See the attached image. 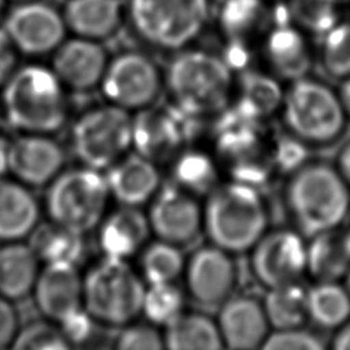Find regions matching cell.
Instances as JSON below:
<instances>
[{
    "instance_id": "1",
    "label": "cell",
    "mask_w": 350,
    "mask_h": 350,
    "mask_svg": "<svg viewBox=\"0 0 350 350\" xmlns=\"http://www.w3.org/2000/svg\"><path fill=\"white\" fill-rule=\"evenodd\" d=\"M284 202L297 230L313 237L343 223L350 209V187L335 164L306 161L288 175Z\"/></svg>"
},
{
    "instance_id": "2",
    "label": "cell",
    "mask_w": 350,
    "mask_h": 350,
    "mask_svg": "<svg viewBox=\"0 0 350 350\" xmlns=\"http://www.w3.org/2000/svg\"><path fill=\"white\" fill-rule=\"evenodd\" d=\"M268 221L260 190L237 180L217 185L202 206V230L212 245L231 254L250 252L267 232Z\"/></svg>"
},
{
    "instance_id": "3",
    "label": "cell",
    "mask_w": 350,
    "mask_h": 350,
    "mask_svg": "<svg viewBox=\"0 0 350 350\" xmlns=\"http://www.w3.org/2000/svg\"><path fill=\"white\" fill-rule=\"evenodd\" d=\"M7 122L25 134H52L67 120L63 83L52 68L25 66L10 77L3 89Z\"/></svg>"
},
{
    "instance_id": "4",
    "label": "cell",
    "mask_w": 350,
    "mask_h": 350,
    "mask_svg": "<svg viewBox=\"0 0 350 350\" xmlns=\"http://www.w3.org/2000/svg\"><path fill=\"white\" fill-rule=\"evenodd\" d=\"M165 85L172 105L200 119L217 115L228 105L232 72L228 63L215 53L180 49L168 64Z\"/></svg>"
},
{
    "instance_id": "5",
    "label": "cell",
    "mask_w": 350,
    "mask_h": 350,
    "mask_svg": "<svg viewBox=\"0 0 350 350\" xmlns=\"http://www.w3.org/2000/svg\"><path fill=\"white\" fill-rule=\"evenodd\" d=\"M280 109L288 133L314 146L339 139L349 120L339 94L323 81L310 77L291 82Z\"/></svg>"
},
{
    "instance_id": "6",
    "label": "cell",
    "mask_w": 350,
    "mask_h": 350,
    "mask_svg": "<svg viewBox=\"0 0 350 350\" xmlns=\"http://www.w3.org/2000/svg\"><path fill=\"white\" fill-rule=\"evenodd\" d=\"M146 283L127 260L105 257L83 275V309L109 327H124L142 310Z\"/></svg>"
},
{
    "instance_id": "7",
    "label": "cell",
    "mask_w": 350,
    "mask_h": 350,
    "mask_svg": "<svg viewBox=\"0 0 350 350\" xmlns=\"http://www.w3.org/2000/svg\"><path fill=\"white\" fill-rule=\"evenodd\" d=\"M109 197L105 175L82 165L63 170L48 185L45 209L51 221L86 234L98 227Z\"/></svg>"
},
{
    "instance_id": "8",
    "label": "cell",
    "mask_w": 350,
    "mask_h": 350,
    "mask_svg": "<svg viewBox=\"0 0 350 350\" xmlns=\"http://www.w3.org/2000/svg\"><path fill=\"white\" fill-rule=\"evenodd\" d=\"M127 14L137 34L149 45L180 51L202 31L208 0H127Z\"/></svg>"
},
{
    "instance_id": "9",
    "label": "cell",
    "mask_w": 350,
    "mask_h": 350,
    "mask_svg": "<svg viewBox=\"0 0 350 350\" xmlns=\"http://www.w3.org/2000/svg\"><path fill=\"white\" fill-rule=\"evenodd\" d=\"M71 146L82 165L105 171L133 148V116L118 105L83 112L74 123Z\"/></svg>"
},
{
    "instance_id": "10",
    "label": "cell",
    "mask_w": 350,
    "mask_h": 350,
    "mask_svg": "<svg viewBox=\"0 0 350 350\" xmlns=\"http://www.w3.org/2000/svg\"><path fill=\"white\" fill-rule=\"evenodd\" d=\"M250 253L252 272L267 288L301 282L306 275L308 242L298 230H267Z\"/></svg>"
},
{
    "instance_id": "11",
    "label": "cell",
    "mask_w": 350,
    "mask_h": 350,
    "mask_svg": "<svg viewBox=\"0 0 350 350\" xmlns=\"http://www.w3.org/2000/svg\"><path fill=\"white\" fill-rule=\"evenodd\" d=\"M100 85L111 104L141 111L157 98L161 74L150 57L129 51L108 60Z\"/></svg>"
},
{
    "instance_id": "12",
    "label": "cell",
    "mask_w": 350,
    "mask_h": 350,
    "mask_svg": "<svg viewBox=\"0 0 350 350\" xmlns=\"http://www.w3.org/2000/svg\"><path fill=\"white\" fill-rule=\"evenodd\" d=\"M197 120L175 105L146 107L133 118V148L154 163L168 160L183 150Z\"/></svg>"
},
{
    "instance_id": "13",
    "label": "cell",
    "mask_w": 350,
    "mask_h": 350,
    "mask_svg": "<svg viewBox=\"0 0 350 350\" xmlns=\"http://www.w3.org/2000/svg\"><path fill=\"white\" fill-rule=\"evenodd\" d=\"M3 29L18 52L40 56L55 52L64 41L67 26L63 14L53 5L27 0L7 14Z\"/></svg>"
},
{
    "instance_id": "14",
    "label": "cell",
    "mask_w": 350,
    "mask_h": 350,
    "mask_svg": "<svg viewBox=\"0 0 350 350\" xmlns=\"http://www.w3.org/2000/svg\"><path fill=\"white\" fill-rule=\"evenodd\" d=\"M183 273L189 295L205 306H220L228 299L238 276L232 254L212 243L198 247L186 260Z\"/></svg>"
},
{
    "instance_id": "15",
    "label": "cell",
    "mask_w": 350,
    "mask_h": 350,
    "mask_svg": "<svg viewBox=\"0 0 350 350\" xmlns=\"http://www.w3.org/2000/svg\"><path fill=\"white\" fill-rule=\"evenodd\" d=\"M146 216L159 239L178 246L194 241L202 230V206L197 196L176 185L156 193Z\"/></svg>"
},
{
    "instance_id": "16",
    "label": "cell",
    "mask_w": 350,
    "mask_h": 350,
    "mask_svg": "<svg viewBox=\"0 0 350 350\" xmlns=\"http://www.w3.org/2000/svg\"><path fill=\"white\" fill-rule=\"evenodd\" d=\"M63 148L49 134H25L10 142L8 174L31 187L49 185L64 167Z\"/></svg>"
},
{
    "instance_id": "17",
    "label": "cell",
    "mask_w": 350,
    "mask_h": 350,
    "mask_svg": "<svg viewBox=\"0 0 350 350\" xmlns=\"http://www.w3.org/2000/svg\"><path fill=\"white\" fill-rule=\"evenodd\" d=\"M31 294L41 314L49 321L60 323L83 308V275L77 264H45Z\"/></svg>"
},
{
    "instance_id": "18",
    "label": "cell",
    "mask_w": 350,
    "mask_h": 350,
    "mask_svg": "<svg viewBox=\"0 0 350 350\" xmlns=\"http://www.w3.org/2000/svg\"><path fill=\"white\" fill-rule=\"evenodd\" d=\"M215 320L226 350H258L272 329L262 302L243 294L226 299Z\"/></svg>"
},
{
    "instance_id": "19",
    "label": "cell",
    "mask_w": 350,
    "mask_h": 350,
    "mask_svg": "<svg viewBox=\"0 0 350 350\" xmlns=\"http://www.w3.org/2000/svg\"><path fill=\"white\" fill-rule=\"evenodd\" d=\"M107 64L105 49L98 41L75 37L55 49L52 70L63 86L82 92L100 85Z\"/></svg>"
},
{
    "instance_id": "20",
    "label": "cell",
    "mask_w": 350,
    "mask_h": 350,
    "mask_svg": "<svg viewBox=\"0 0 350 350\" xmlns=\"http://www.w3.org/2000/svg\"><path fill=\"white\" fill-rule=\"evenodd\" d=\"M105 180L111 197L120 205L141 206L160 190V172L153 160L127 153L105 170Z\"/></svg>"
},
{
    "instance_id": "21",
    "label": "cell",
    "mask_w": 350,
    "mask_h": 350,
    "mask_svg": "<svg viewBox=\"0 0 350 350\" xmlns=\"http://www.w3.org/2000/svg\"><path fill=\"white\" fill-rule=\"evenodd\" d=\"M215 144L221 156L231 164L262 156L261 122L238 103L217 113Z\"/></svg>"
},
{
    "instance_id": "22",
    "label": "cell",
    "mask_w": 350,
    "mask_h": 350,
    "mask_svg": "<svg viewBox=\"0 0 350 350\" xmlns=\"http://www.w3.org/2000/svg\"><path fill=\"white\" fill-rule=\"evenodd\" d=\"M150 226L139 206L120 205L98 224V245L105 257L129 260L146 246Z\"/></svg>"
},
{
    "instance_id": "23",
    "label": "cell",
    "mask_w": 350,
    "mask_h": 350,
    "mask_svg": "<svg viewBox=\"0 0 350 350\" xmlns=\"http://www.w3.org/2000/svg\"><path fill=\"white\" fill-rule=\"evenodd\" d=\"M40 223V204L29 186L0 178V243L25 241Z\"/></svg>"
},
{
    "instance_id": "24",
    "label": "cell",
    "mask_w": 350,
    "mask_h": 350,
    "mask_svg": "<svg viewBox=\"0 0 350 350\" xmlns=\"http://www.w3.org/2000/svg\"><path fill=\"white\" fill-rule=\"evenodd\" d=\"M265 55L275 74L291 82L308 77L313 66L305 34L293 23L275 25L265 42Z\"/></svg>"
},
{
    "instance_id": "25",
    "label": "cell",
    "mask_w": 350,
    "mask_h": 350,
    "mask_svg": "<svg viewBox=\"0 0 350 350\" xmlns=\"http://www.w3.org/2000/svg\"><path fill=\"white\" fill-rule=\"evenodd\" d=\"M350 271V239L338 227L310 237L306 273L314 282H340Z\"/></svg>"
},
{
    "instance_id": "26",
    "label": "cell",
    "mask_w": 350,
    "mask_h": 350,
    "mask_svg": "<svg viewBox=\"0 0 350 350\" xmlns=\"http://www.w3.org/2000/svg\"><path fill=\"white\" fill-rule=\"evenodd\" d=\"M62 14L77 37L100 41L118 30L122 4L119 0H68Z\"/></svg>"
},
{
    "instance_id": "27",
    "label": "cell",
    "mask_w": 350,
    "mask_h": 350,
    "mask_svg": "<svg viewBox=\"0 0 350 350\" xmlns=\"http://www.w3.org/2000/svg\"><path fill=\"white\" fill-rule=\"evenodd\" d=\"M40 260L27 242L0 243V295L18 301L31 294Z\"/></svg>"
},
{
    "instance_id": "28",
    "label": "cell",
    "mask_w": 350,
    "mask_h": 350,
    "mask_svg": "<svg viewBox=\"0 0 350 350\" xmlns=\"http://www.w3.org/2000/svg\"><path fill=\"white\" fill-rule=\"evenodd\" d=\"M165 350H226L215 319L183 312L164 327Z\"/></svg>"
},
{
    "instance_id": "29",
    "label": "cell",
    "mask_w": 350,
    "mask_h": 350,
    "mask_svg": "<svg viewBox=\"0 0 350 350\" xmlns=\"http://www.w3.org/2000/svg\"><path fill=\"white\" fill-rule=\"evenodd\" d=\"M27 243L44 264H78L85 252L83 234L66 228L51 220L48 223H38L27 238Z\"/></svg>"
},
{
    "instance_id": "30",
    "label": "cell",
    "mask_w": 350,
    "mask_h": 350,
    "mask_svg": "<svg viewBox=\"0 0 350 350\" xmlns=\"http://www.w3.org/2000/svg\"><path fill=\"white\" fill-rule=\"evenodd\" d=\"M350 320V293L342 282H314L308 288V321L336 331Z\"/></svg>"
},
{
    "instance_id": "31",
    "label": "cell",
    "mask_w": 350,
    "mask_h": 350,
    "mask_svg": "<svg viewBox=\"0 0 350 350\" xmlns=\"http://www.w3.org/2000/svg\"><path fill=\"white\" fill-rule=\"evenodd\" d=\"M261 302L272 329L298 328L308 321V288L301 282L267 288Z\"/></svg>"
},
{
    "instance_id": "32",
    "label": "cell",
    "mask_w": 350,
    "mask_h": 350,
    "mask_svg": "<svg viewBox=\"0 0 350 350\" xmlns=\"http://www.w3.org/2000/svg\"><path fill=\"white\" fill-rule=\"evenodd\" d=\"M239 98L237 103L260 120L275 113L283 101L284 92L276 78L256 70L239 75Z\"/></svg>"
},
{
    "instance_id": "33",
    "label": "cell",
    "mask_w": 350,
    "mask_h": 350,
    "mask_svg": "<svg viewBox=\"0 0 350 350\" xmlns=\"http://www.w3.org/2000/svg\"><path fill=\"white\" fill-rule=\"evenodd\" d=\"M175 185L198 196L209 194L217 183V170L209 154L189 149L176 154L172 168Z\"/></svg>"
},
{
    "instance_id": "34",
    "label": "cell",
    "mask_w": 350,
    "mask_h": 350,
    "mask_svg": "<svg viewBox=\"0 0 350 350\" xmlns=\"http://www.w3.org/2000/svg\"><path fill=\"white\" fill-rule=\"evenodd\" d=\"M142 250L141 276L146 284L174 283L183 273L186 260L178 245L159 239Z\"/></svg>"
},
{
    "instance_id": "35",
    "label": "cell",
    "mask_w": 350,
    "mask_h": 350,
    "mask_svg": "<svg viewBox=\"0 0 350 350\" xmlns=\"http://www.w3.org/2000/svg\"><path fill=\"white\" fill-rule=\"evenodd\" d=\"M262 0H224L219 10V25L231 42H243L264 19Z\"/></svg>"
},
{
    "instance_id": "36",
    "label": "cell",
    "mask_w": 350,
    "mask_h": 350,
    "mask_svg": "<svg viewBox=\"0 0 350 350\" xmlns=\"http://www.w3.org/2000/svg\"><path fill=\"white\" fill-rule=\"evenodd\" d=\"M286 7L293 25L319 37L339 22V0H287Z\"/></svg>"
},
{
    "instance_id": "37",
    "label": "cell",
    "mask_w": 350,
    "mask_h": 350,
    "mask_svg": "<svg viewBox=\"0 0 350 350\" xmlns=\"http://www.w3.org/2000/svg\"><path fill=\"white\" fill-rule=\"evenodd\" d=\"M183 312L185 294L175 282L146 284L141 313L150 324L165 327Z\"/></svg>"
},
{
    "instance_id": "38",
    "label": "cell",
    "mask_w": 350,
    "mask_h": 350,
    "mask_svg": "<svg viewBox=\"0 0 350 350\" xmlns=\"http://www.w3.org/2000/svg\"><path fill=\"white\" fill-rule=\"evenodd\" d=\"M320 38V64L324 72L338 81L350 78V21H339Z\"/></svg>"
},
{
    "instance_id": "39",
    "label": "cell",
    "mask_w": 350,
    "mask_h": 350,
    "mask_svg": "<svg viewBox=\"0 0 350 350\" xmlns=\"http://www.w3.org/2000/svg\"><path fill=\"white\" fill-rule=\"evenodd\" d=\"M7 350H74L60 327L49 320L21 327Z\"/></svg>"
},
{
    "instance_id": "40",
    "label": "cell",
    "mask_w": 350,
    "mask_h": 350,
    "mask_svg": "<svg viewBox=\"0 0 350 350\" xmlns=\"http://www.w3.org/2000/svg\"><path fill=\"white\" fill-rule=\"evenodd\" d=\"M258 350H327L323 339L304 327L271 329Z\"/></svg>"
},
{
    "instance_id": "41",
    "label": "cell",
    "mask_w": 350,
    "mask_h": 350,
    "mask_svg": "<svg viewBox=\"0 0 350 350\" xmlns=\"http://www.w3.org/2000/svg\"><path fill=\"white\" fill-rule=\"evenodd\" d=\"M112 350H165L164 335L150 323H130L122 327Z\"/></svg>"
},
{
    "instance_id": "42",
    "label": "cell",
    "mask_w": 350,
    "mask_h": 350,
    "mask_svg": "<svg viewBox=\"0 0 350 350\" xmlns=\"http://www.w3.org/2000/svg\"><path fill=\"white\" fill-rule=\"evenodd\" d=\"M306 146V144H304L290 133L280 137L269 152L273 168L287 175L293 174L308 161Z\"/></svg>"
},
{
    "instance_id": "43",
    "label": "cell",
    "mask_w": 350,
    "mask_h": 350,
    "mask_svg": "<svg viewBox=\"0 0 350 350\" xmlns=\"http://www.w3.org/2000/svg\"><path fill=\"white\" fill-rule=\"evenodd\" d=\"M93 323H94V320L82 308L81 310L75 312L74 314L68 316L67 319H64L56 324L60 327V329L64 332V335L75 346L78 343L85 342L90 336L92 329H93Z\"/></svg>"
},
{
    "instance_id": "44",
    "label": "cell",
    "mask_w": 350,
    "mask_h": 350,
    "mask_svg": "<svg viewBox=\"0 0 350 350\" xmlns=\"http://www.w3.org/2000/svg\"><path fill=\"white\" fill-rule=\"evenodd\" d=\"M19 328V316L14 301L0 295V350L10 347Z\"/></svg>"
},
{
    "instance_id": "45",
    "label": "cell",
    "mask_w": 350,
    "mask_h": 350,
    "mask_svg": "<svg viewBox=\"0 0 350 350\" xmlns=\"http://www.w3.org/2000/svg\"><path fill=\"white\" fill-rule=\"evenodd\" d=\"M16 55L18 49L4 29L0 27V86H4V83L15 72Z\"/></svg>"
},
{
    "instance_id": "46",
    "label": "cell",
    "mask_w": 350,
    "mask_h": 350,
    "mask_svg": "<svg viewBox=\"0 0 350 350\" xmlns=\"http://www.w3.org/2000/svg\"><path fill=\"white\" fill-rule=\"evenodd\" d=\"M335 167L350 187V139L339 149Z\"/></svg>"
},
{
    "instance_id": "47",
    "label": "cell",
    "mask_w": 350,
    "mask_h": 350,
    "mask_svg": "<svg viewBox=\"0 0 350 350\" xmlns=\"http://www.w3.org/2000/svg\"><path fill=\"white\" fill-rule=\"evenodd\" d=\"M329 350H350V320L335 331Z\"/></svg>"
},
{
    "instance_id": "48",
    "label": "cell",
    "mask_w": 350,
    "mask_h": 350,
    "mask_svg": "<svg viewBox=\"0 0 350 350\" xmlns=\"http://www.w3.org/2000/svg\"><path fill=\"white\" fill-rule=\"evenodd\" d=\"M338 94H339V98H340L342 105L345 108V112H346L347 118L350 119V78H346V79L340 81Z\"/></svg>"
},
{
    "instance_id": "49",
    "label": "cell",
    "mask_w": 350,
    "mask_h": 350,
    "mask_svg": "<svg viewBox=\"0 0 350 350\" xmlns=\"http://www.w3.org/2000/svg\"><path fill=\"white\" fill-rule=\"evenodd\" d=\"M8 153H10V142L0 137V178L8 174Z\"/></svg>"
},
{
    "instance_id": "50",
    "label": "cell",
    "mask_w": 350,
    "mask_h": 350,
    "mask_svg": "<svg viewBox=\"0 0 350 350\" xmlns=\"http://www.w3.org/2000/svg\"><path fill=\"white\" fill-rule=\"evenodd\" d=\"M339 227L345 231V234H346L347 238L350 239V209H349V212H347V215H346L343 223H342Z\"/></svg>"
},
{
    "instance_id": "51",
    "label": "cell",
    "mask_w": 350,
    "mask_h": 350,
    "mask_svg": "<svg viewBox=\"0 0 350 350\" xmlns=\"http://www.w3.org/2000/svg\"><path fill=\"white\" fill-rule=\"evenodd\" d=\"M343 280H345V286H346V288H347V290H349V293H350V271L347 272V275L345 276V279H343Z\"/></svg>"
},
{
    "instance_id": "52",
    "label": "cell",
    "mask_w": 350,
    "mask_h": 350,
    "mask_svg": "<svg viewBox=\"0 0 350 350\" xmlns=\"http://www.w3.org/2000/svg\"><path fill=\"white\" fill-rule=\"evenodd\" d=\"M3 14H4V0H0V21L3 18Z\"/></svg>"
},
{
    "instance_id": "53",
    "label": "cell",
    "mask_w": 350,
    "mask_h": 350,
    "mask_svg": "<svg viewBox=\"0 0 350 350\" xmlns=\"http://www.w3.org/2000/svg\"><path fill=\"white\" fill-rule=\"evenodd\" d=\"M21 1H27V0H21Z\"/></svg>"
}]
</instances>
